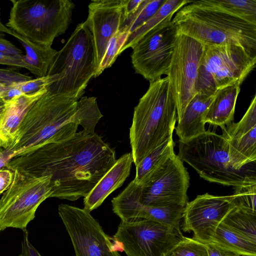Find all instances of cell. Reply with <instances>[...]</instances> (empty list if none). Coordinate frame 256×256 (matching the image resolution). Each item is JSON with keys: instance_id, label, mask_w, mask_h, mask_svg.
<instances>
[{"instance_id": "6da1fadb", "label": "cell", "mask_w": 256, "mask_h": 256, "mask_svg": "<svg viewBox=\"0 0 256 256\" xmlns=\"http://www.w3.org/2000/svg\"><path fill=\"white\" fill-rule=\"evenodd\" d=\"M115 150L96 133L83 130L12 158L6 168L32 176H51L50 198L74 201L85 197L115 164Z\"/></svg>"}, {"instance_id": "7a4b0ae2", "label": "cell", "mask_w": 256, "mask_h": 256, "mask_svg": "<svg viewBox=\"0 0 256 256\" xmlns=\"http://www.w3.org/2000/svg\"><path fill=\"white\" fill-rule=\"evenodd\" d=\"M177 108L166 76L150 82L134 108L129 138L133 162L136 166L172 134Z\"/></svg>"}, {"instance_id": "3957f363", "label": "cell", "mask_w": 256, "mask_h": 256, "mask_svg": "<svg viewBox=\"0 0 256 256\" xmlns=\"http://www.w3.org/2000/svg\"><path fill=\"white\" fill-rule=\"evenodd\" d=\"M78 100L47 90L28 111L16 140L7 150L12 158L73 136L79 126L73 118Z\"/></svg>"}, {"instance_id": "277c9868", "label": "cell", "mask_w": 256, "mask_h": 256, "mask_svg": "<svg viewBox=\"0 0 256 256\" xmlns=\"http://www.w3.org/2000/svg\"><path fill=\"white\" fill-rule=\"evenodd\" d=\"M178 156L200 176L211 182L234 188L256 184V164L241 170L233 168L228 148L222 135L209 130L186 142H180Z\"/></svg>"}, {"instance_id": "5b68a950", "label": "cell", "mask_w": 256, "mask_h": 256, "mask_svg": "<svg viewBox=\"0 0 256 256\" xmlns=\"http://www.w3.org/2000/svg\"><path fill=\"white\" fill-rule=\"evenodd\" d=\"M98 70L96 48L84 22L79 24L64 46L57 51L47 76L54 82L46 88L53 92L78 100L83 96Z\"/></svg>"}, {"instance_id": "8992f818", "label": "cell", "mask_w": 256, "mask_h": 256, "mask_svg": "<svg viewBox=\"0 0 256 256\" xmlns=\"http://www.w3.org/2000/svg\"><path fill=\"white\" fill-rule=\"evenodd\" d=\"M172 21L178 32L204 44H233L256 53V25L238 17L188 4Z\"/></svg>"}, {"instance_id": "52a82bcc", "label": "cell", "mask_w": 256, "mask_h": 256, "mask_svg": "<svg viewBox=\"0 0 256 256\" xmlns=\"http://www.w3.org/2000/svg\"><path fill=\"white\" fill-rule=\"evenodd\" d=\"M6 26L34 43L52 46L72 22L74 4L70 0H10Z\"/></svg>"}, {"instance_id": "ba28073f", "label": "cell", "mask_w": 256, "mask_h": 256, "mask_svg": "<svg viewBox=\"0 0 256 256\" xmlns=\"http://www.w3.org/2000/svg\"><path fill=\"white\" fill-rule=\"evenodd\" d=\"M256 53L233 44H204L196 93L214 95L217 90L242 82L256 67Z\"/></svg>"}, {"instance_id": "9c48e42d", "label": "cell", "mask_w": 256, "mask_h": 256, "mask_svg": "<svg viewBox=\"0 0 256 256\" xmlns=\"http://www.w3.org/2000/svg\"><path fill=\"white\" fill-rule=\"evenodd\" d=\"M51 176L36 177L14 170L10 187L0 200V228L26 230L35 217L38 206L52 194Z\"/></svg>"}, {"instance_id": "30bf717a", "label": "cell", "mask_w": 256, "mask_h": 256, "mask_svg": "<svg viewBox=\"0 0 256 256\" xmlns=\"http://www.w3.org/2000/svg\"><path fill=\"white\" fill-rule=\"evenodd\" d=\"M183 236L174 228L152 220H121L113 238L127 256H166Z\"/></svg>"}, {"instance_id": "8fae6325", "label": "cell", "mask_w": 256, "mask_h": 256, "mask_svg": "<svg viewBox=\"0 0 256 256\" xmlns=\"http://www.w3.org/2000/svg\"><path fill=\"white\" fill-rule=\"evenodd\" d=\"M189 182V174L183 162L174 152L140 184L139 202L146 206H185Z\"/></svg>"}, {"instance_id": "7c38bea8", "label": "cell", "mask_w": 256, "mask_h": 256, "mask_svg": "<svg viewBox=\"0 0 256 256\" xmlns=\"http://www.w3.org/2000/svg\"><path fill=\"white\" fill-rule=\"evenodd\" d=\"M204 51V44L178 32L167 76L176 105L178 120L196 94L198 70Z\"/></svg>"}, {"instance_id": "4fadbf2b", "label": "cell", "mask_w": 256, "mask_h": 256, "mask_svg": "<svg viewBox=\"0 0 256 256\" xmlns=\"http://www.w3.org/2000/svg\"><path fill=\"white\" fill-rule=\"evenodd\" d=\"M58 213L70 238L76 256H122L114 238L104 232L90 212L60 204Z\"/></svg>"}, {"instance_id": "5bb4252c", "label": "cell", "mask_w": 256, "mask_h": 256, "mask_svg": "<svg viewBox=\"0 0 256 256\" xmlns=\"http://www.w3.org/2000/svg\"><path fill=\"white\" fill-rule=\"evenodd\" d=\"M178 30L172 21L149 32L131 48L134 69L150 82L168 75Z\"/></svg>"}, {"instance_id": "9a60e30c", "label": "cell", "mask_w": 256, "mask_h": 256, "mask_svg": "<svg viewBox=\"0 0 256 256\" xmlns=\"http://www.w3.org/2000/svg\"><path fill=\"white\" fill-rule=\"evenodd\" d=\"M235 206L232 195H198L185 206L182 230L192 232L194 238L204 244L210 243L218 226Z\"/></svg>"}, {"instance_id": "2e32d148", "label": "cell", "mask_w": 256, "mask_h": 256, "mask_svg": "<svg viewBox=\"0 0 256 256\" xmlns=\"http://www.w3.org/2000/svg\"><path fill=\"white\" fill-rule=\"evenodd\" d=\"M140 188L130 184L112 200L113 212L121 220L130 221L146 219L168 226L179 232L185 206L174 204L164 206L152 207L142 205L139 202Z\"/></svg>"}, {"instance_id": "e0dca14e", "label": "cell", "mask_w": 256, "mask_h": 256, "mask_svg": "<svg viewBox=\"0 0 256 256\" xmlns=\"http://www.w3.org/2000/svg\"><path fill=\"white\" fill-rule=\"evenodd\" d=\"M227 142L230 160L240 170L256 161V96L246 112L238 122H232L222 130Z\"/></svg>"}, {"instance_id": "ac0fdd59", "label": "cell", "mask_w": 256, "mask_h": 256, "mask_svg": "<svg viewBox=\"0 0 256 256\" xmlns=\"http://www.w3.org/2000/svg\"><path fill=\"white\" fill-rule=\"evenodd\" d=\"M124 2V0H94L88 4L84 22L93 38L98 68L110 40L122 26Z\"/></svg>"}, {"instance_id": "d6986e66", "label": "cell", "mask_w": 256, "mask_h": 256, "mask_svg": "<svg viewBox=\"0 0 256 256\" xmlns=\"http://www.w3.org/2000/svg\"><path fill=\"white\" fill-rule=\"evenodd\" d=\"M46 91V88L35 93L22 95L6 103L0 115V147L8 150L12 146L28 112Z\"/></svg>"}, {"instance_id": "ffe728a7", "label": "cell", "mask_w": 256, "mask_h": 256, "mask_svg": "<svg viewBox=\"0 0 256 256\" xmlns=\"http://www.w3.org/2000/svg\"><path fill=\"white\" fill-rule=\"evenodd\" d=\"M133 163L131 152L122 155L102 176L94 188L84 197V208L91 212L99 207L114 191L120 187L130 176Z\"/></svg>"}, {"instance_id": "44dd1931", "label": "cell", "mask_w": 256, "mask_h": 256, "mask_svg": "<svg viewBox=\"0 0 256 256\" xmlns=\"http://www.w3.org/2000/svg\"><path fill=\"white\" fill-rule=\"evenodd\" d=\"M214 95L198 92L191 100L175 128L179 141L189 140L206 131L204 117Z\"/></svg>"}, {"instance_id": "7402d4cb", "label": "cell", "mask_w": 256, "mask_h": 256, "mask_svg": "<svg viewBox=\"0 0 256 256\" xmlns=\"http://www.w3.org/2000/svg\"><path fill=\"white\" fill-rule=\"evenodd\" d=\"M240 86L236 83L217 90L204 114L205 124L219 126L224 130L232 122Z\"/></svg>"}, {"instance_id": "603a6c76", "label": "cell", "mask_w": 256, "mask_h": 256, "mask_svg": "<svg viewBox=\"0 0 256 256\" xmlns=\"http://www.w3.org/2000/svg\"><path fill=\"white\" fill-rule=\"evenodd\" d=\"M0 32L8 33L18 39L26 50L24 62L34 68L38 72L40 77L47 76L56 54V50L52 48V46L40 45L32 42L7 28L0 21Z\"/></svg>"}, {"instance_id": "cb8c5ba5", "label": "cell", "mask_w": 256, "mask_h": 256, "mask_svg": "<svg viewBox=\"0 0 256 256\" xmlns=\"http://www.w3.org/2000/svg\"><path fill=\"white\" fill-rule=\"evenodd\" d=\"M192 1L165 0L156 12L148 21L129 35L120 50V54L126 49L132 48L149 32L172 21L174 15L178 10Z\"/></svg>"}, {"instance_id": "d4e9b609", "label": "cell", "mask_w": 256, "mask_h": 256, "mask_svg": "<svg viewBox=\"0 0 256 256\" xmlns=\"http://www.w3.org/2000/svg\"><path fill=\"white\" fill-rule=\"evenodd\" d=\"M189 4L238 17L256 25V0H200Z\"/></svg>"}, {"instance_id": "484cf974", "label": "cell", "mask_w": 256, "mask_h": 256, "mask_svg": "<svg viewBox=\"0 0 256 256\" xmlns=\"http://www.w3.org/2000/svg\"><path fill=\"white\" fill-rule=\"evenodd\" d=\"M221 222L256 244V212L235 206Z\"/></svg>"}, {"instance_id": "4316f807", "label": "cell", "mask_w": 256, "mask_h": 256, "mask_svg": "<svg viewBox=\"0 0 256 256\" xmlns=\"http://www.w3.org/2000/svg\"><path fill=\"white\" fill-rule=\"evenodd\" d=\"M242 255L256 256V244L234 232L222 222L217 227L212 241Z\"/></svg>"}, {"instance_id": "83f0119b", "label": "cell", "mask_w": 256, "mask_h": 256, "mask_svg": "<svg viewBox=\"0 0 256 256\" xmlns=\"http://www.w3.org/2000/svg\"><path fill=\"white\" fill-rule=\"evenodd\" d=\"M103 116L94 96L82 97L78 101L74 120L82 130L88 133L95 132V128Z\"/></svg>"}, {"instance_id": "f1b7e54d", "label": "cell", "mask_w": 256, "mask_h": 256, "mask_svg": "<svg viewBox=\"0 0 256 256\" xmlns=\"http://www.w3.org/2000/svg\"><path fill=\"white\" fill-rule=\"evenodd\" d=\"M174 142L172 136L136 166V176L133 180L140 184L152 170L174 153Z\"/></svg>"}, {"instance_id": "f546056e", "label": "cell", "mask_w": 256, "mask_h": 256, "mask_svg": "<svg viewBox=\"0 0 256 256\" xmlns=\"http://www.w3.org/2000/svg\"><path fill=\"white\" fill-rule=\"evenodd\" d=\"M165 0H142L137 10L120 28L128 31L130 34L148 21L158 10Z\"/></svg>"}, {"instance_id": "4dcf8cb0", "label": "cell", "mask_w": 256, "mask_h": 256, "mask_svg": "<svg viewBox=\"0 0 256 256\" xmlns=\"http://www.w3.org/2000/svg\"><path fill=\"white\" fill-rule=\"evenodd\" d=\"M130 35V32L120 30L110 40L104 57L98 66L95 78L98 76L106 68L111 66L120 55V52Z\"/></svg>"}, {"instance_id": "1f68e13d", "label": "cell", "mask_w": 256, "mask_h": 256, "mask_svg": "<svg viewBox=\"0 0 256 256\" xmlns=\"http://www.w3.org/2000/svg\"><path fill=\"white\" fill-rule=\"evenodd\" d=\"M172 256H209L206 244L196 239L184 236L172 250Z\"/></svg>"}, {"instance_id": "d6a6232c", "label": "cell", "mask_w": 256, "mask_h": 256, "mask_svg": "<svg viewBox=\"0 0 256 256\" xmlns=\"http://www.w3.org/2000/svg\"><path fill=\"white\" fill-rule=\"evenodd\" d=\"M232 194L236 206L256 212V184L234 188Z\"/></svg>"}, {"instance_id": "836d02e7", "label": "cell", "mask_w": 256, "mask_h": 256, "mask_svg": "<svg viewBox=\"0 0 256 256\" xmlns=\"http://www.w3.org/2000/svg\"><path fill=\"white\" fill-rule=\"evenodd\" d=\"M54 82V78L52 76H46L36 78L30 80L16 83L15 84L23 94H28L46 88Z\"/></svg>"}, {"instance_id": "e575fe53", "label": "cell", "mask_w": 256, "mask_h": 256, "mask_svg": "<svg viewBox=\"0 0 256 256\" xmlns=\"http://www.w3.org/2000/svg\"><path fill=\"white\" fill-rule=\"evenodd\" d=\"M17 68H0V82L11 85L33 79L32 77L20 72Z\"/></svg>"}, {"instance_id": "d590c367", "label": "cell", "mask_w": 256, "mask_h": 256, "mask_svg": "<svg viewBox=\"0 0 256 256\" xmlns=\"http://www.w3.org/2000/svg\"><path fill=\"white\" fill-rule=\"evenodd\" d=\"M0 64L7 65L18 68H25L37 78L40 77L38 72L34 68L14 56L0 52Z\"/></svg>"}, {"instance_id": "8d00e7d4", "label": "cell", "mask_w": 256, "mask_h": 256, "mask_svg": "<svg viewBox=\"0 0 256 256\" xmlns=\"http://www.w3.org/2000/svg\"><path fill=\"white\" fill-rule=\"evenodd\" d=\"M4 36V34H0V52L16 56L24 62V55L22 54V51Z\"/></svg>"}, {"instance_id": "74e56055", "label": "cell", "mask_w": 256, "mask_h": 256, "mask_svg": "<svg viewBox=\"0 0 256 256\" xmlns=\"http://www.w3.org/2000/svg\"><path fill=\"white\" fill-rule=\"evenodd\" d=\"M206 244L209 256H240V254L210 242Z\"/></svg>"}, {"instance_id": "f35d334b", "label": "cell", "mask_w": 256, "mask_h": 256, "mask_svg": "<svg viewBox=\"0 0 256 256\" xmlns=\"http://www.w3.org/2000/svg\"><path fill=\"white\" fill-rule=\"evenodd\" d=\"M23 230L24 233L22 242V252L19 256H41L36 248L30 242L26 229Z\"/></svg>"}, {"instance_id": "ab89813d", "label": "cell", "mask_w": 256, "mask_h": 256, "mask_svg": "<svg viewBox=\"0 0 256 256\" xmlns=\"http://www.w3.org/2000/svg\"><path fill=\"white\" fill-rule=\"evenodd\" d=\"M14 178V171L6 168L0 169V194L10 186Z\"/></svg>"}, {"instance_id": "60d3db41", "label": "cell", "mask_w": 256, "mask_h": 256, "mask_svg": "<svg viewBox=\"0 0 256 256\" xmlns=\"http://www.w3.org/2000/svg\"><path fill=\"white\" fill-rule=\"evenodd\" d=\"M142 0H124L123 6V22L134 14L139 7Z\"/></svg>"}, {"instance_id": "b9f144b4", "label": "cell", "mask_w": 256, "mask_h": 256, "mask_svg": "<svg viewBox=\"0 0 256 256\" xmlns=\"http://www.w3.org/2000/svg\"><path fill=\"white\" fill-rule=\"evenodd\" d=\"M12 154L7 150L0 152V169L6 166L7 164L12 158Z\"/></svg>"}, {"instance_id": "7bdbcfd3", "label": "cell", "mask_w": 256, "mask_h": 256, "mask_svg": "<svg viewBox=\"0 0 256 256\" xmlns=\"http://www.w3.org/2000/svg\"><path fill=\"white\" fill-rule=\"evenodd\" d=\"M9 88V85L0 82V100H2Z\"/></svg>"}, {"instance_id": "ee69618b", "label": "cell", "mask_w": 256, "mask_h": 256, "mask_svg": "<svg viewBox=\"0 0 256 256\" xmlns=\"http://www.w3.org/2000/svg\"><path fill=\"white\" fill-rule=\"evenodd\" d=\"M6 106V103L0 100V115L4 111Z\"/></svg>"}, {"instance_id": "f6af8a7d", "label": "cell", "mask_w": 256, "mask_h": 256, "mask_svg": "<svg viewBox=\"0 0 256 256\" xmlns=\"http://www.w3.org/2000/svg\"><path fill=\"white\" fill-rule=\"evenodd\" d=\"M4 150L3 148H2L1 147H0V152H2Z\"/></svg>"}, {"instance_id": "bcb514c9", "label": "cell", "mask_w": 256, "mask_h": 256, "mask_svg": "<svg viewBox=\"0 0 256 256\" xmlns=\"http://www.w3.org/2000/svg\"><path fill=\"white\" fill-rule=\"evenodd\" d=\"M166 256H172V255H170V254L167 255Z\"/></svg>"}, {"instance_id": "7dc6e473", "label": "cell", "mask_w": 256, "mask_h": 256, "mask_svg": "<svg viewBox=\"0 0 256 256\" xmlns=\"http://www.w3.org/2000/svg\"></svg>"}, {"instance_id": "c3c4849f", "label": "cell", "mask_w": 256, "mask_h": 256, "mask_svg": "<svg viewBox=\"0 0 256 256\" xmlns=\"http://www.w3.org/2000/svg\"><path fill=\"white\" fill-rule=\"evenodd\" d=\"M2 230L0 228V232Z\"/></svg>"}]
</instances>
